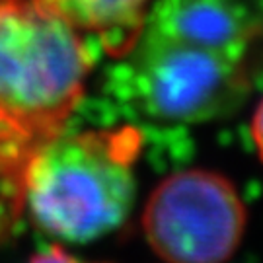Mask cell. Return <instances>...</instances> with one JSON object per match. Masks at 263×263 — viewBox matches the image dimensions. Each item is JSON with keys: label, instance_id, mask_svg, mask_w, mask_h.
<instances>
[{"label": "cell", "instance_id": "4", "mask_svg": "<svg viewBox=\"0 0 263 263\" xmlns=\"http://www.w3.org/2000/svg\"><path fill=\"white\" fill-rule=\"evenodd\" d=\"M137 43V92L154 117L205 121L236 107L248 88L246 59L144 33Z\"/></svg>", "mask_w": 263, "mask_h": 263}, {"label": "cell", "instance_id": "5", "mask_svg": "<svg viewBox=\"0 0 263 263\" xmlns=\"http://www.w3.org/2000/svg\"><path fill=\"white\" fill-rule=\"evenodd\" d=\"M144 35L174 39L246 59L257 24L242 0H158L142 26Z\"/></svg>", "mask_w": 263, "mask_h": 263}, {"label": "cell", "instance_id": "1", "mask_svg": "<svg viewBox=\"0 0 263 263\" xmlns=\"http://www.w3.org/2000/svg\"><path fill=\"white\" fill-rule=\"evenodd\" d=\"M88 61L76 28L39 0L0 2V179L18 185L31 154L63 133Z\"/></svg>", "mask_w": 263, "mask_h": 263}, {"label": "cell", "instance_id": "2", "mask_svg": "<svg viewBox=\"0 0 263 263\" xmlns=\"http://www.w3.org/2000/svg\"><path fill=\"white\" fill-rule=\"evenodd\" d=\"M142 137L135 127L63 133L39 146L22 170L20 201L43 232L66 242H90L111 232L131 213L133 164Z\"/></svg>", "mask_w": 263, "mask_h": 263}, {"label": "cell", "instance_id": "6", "mask_svg": "<svg viewBox=\"0 0 263 263\" xmlns=\"http://www.w3.org/2000/svg\"><path fill=\"white\" fill-rule=\"evenodd\" d=\"M72 28L94 31L107 51L119 55L137 45L148 0H39Z\"/></svg>", "mask_w": 263, "mask_h": 263}, {"label": "cell", "instance_id": "7", "mask_svg": "<svg viewBox=\"0 0 263 263\" xmlns=\"http://www.w3.org/2000/svg\"><path fill=\"white\" fill-rule=\"evenodd\" d=\"M252 133H254L255 146H257L259 156H261V160H263V102L259 104V107L255 109L254 123H252Z\"/></svg>", "mask_w": 263, "mask_h": 263}, {"label": "cell", "instance_id": "3", "mask_svg": "<svg viewBox=\"0 0 263 263\" xmlns=\"http://www.w3.org/2000/svg\"><path fill=\"white\" fill-rule=\"evenodd\" d=\"M142 226L162 259L224 261L242 240L246 209L226 178L207 170H185L152 191Z\"/></svg>", "mask_w": 263, "mask_h": 263}]
</instances>
